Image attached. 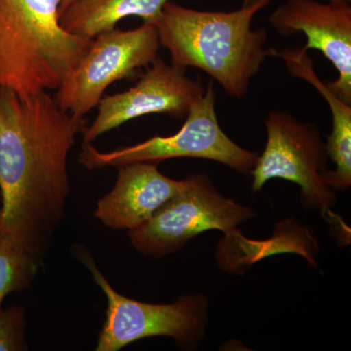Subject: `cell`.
I'll list each match as a JSON object with an SVG mask.
<instances>
[{
  "instance_id": "cell-13",
  "label": "cell",
  "mask_w": 351,
  "mask_h": 351,
  "mask_svg": "<svg viewBox=\"0 0 351 351\" xmlns=\"http://www.w3.org/2000/svg\"><path fill=\"white\" fill-rule=\"evenodd\" d=\"M168 1L171 0H75L60 15L59 22L69 34L94 39L128 17L154 25Z\"/></svg>"
},
{
  "instance_id": "cell-5",
  "label": "cell",
  "mask_w": 351,
  "mask_h": 351,
  "mask_svg": "<svg viewBox=\"0 0 351 351\" xmlns=\"http://www.w3.org/2000/svg\"><path fill=\"white\" fill-rule=\"evenodd\" d=\"M78 260L91 272L107 297V317L97 351H119L149 337H170L182 348L193 350L205 337L208 300L204 295H182L172 304H149L120 294L101 274L87 250L78 247Z\"/></svg>"
},
{
  "instance_id": "cell-8",
  "label": "cell",
  "mask_w": 351,
  "mask_h": 351,
  "mask_svg": "<svg viewBox=\"0 0 351 351\" xmlns=\"http://www.w3.org/2000/svg\"><path fill=\"white\" fill-rule=\"evenodd\" d=\"M160 43L156 25L131 31L113 29L92 40L86 54L58 88L54 99L66 112L84 117L98 106L106 89L156 59Z\"/></svg>"
},
{
  "instance_id": "cell-9",
  "label": "cell",
  "mask_w": 351,
  "mask_h": 351,
  "mask_svg": "<svg viewBox=\"0 0 351 351\" xmlns=\"http://www.w3.org/2000/svg\"><path fill=\"white\" fill-rule=\"evenodd\" d=\"M186 69L166 64L158 56L135 86L122 93L103 97L99 112L83 132V144H91L103 134L127 121L154 113L182 119L193 101L204 93L200 77L191 80Z\"/></svg>"
},
{
  "instance_id": "cell-17",
  "label": "cell",
  "mask_w": 351,
  "mask_h": 351,
  "mask_svg": "<svg viewBox=\"0 0 351 351\" xmlns=\"http://www.w3.org/2000/svg\"><path fill=\"white\" fill-rule=\"evenodd\" d=\"M324 1L330 2L335 4H350L351 0H324Z\"/></svg>"
},
{
  "instance_id": "cell-6",
  "label": "cell",
  "mask_w": 351,
  "mask_h": 351,
  "mask_svg": "<svg viewBox=\"0 0 351 351\" xmlns=\"http://www.w3.org/2000/svg\"><path fill=\"white\" fill-rule=\"evenodd\" d=\"M186 188L142 226L129 230L134 248L145 257L161 258L181 250L196 235L228 233L256 216L253 210L226 198L206 175L189 176Z\"/></svg>"
},
{
  "instance_id": "cell-4",
  "label": "cell",
  "mask_w": 351,
  "mask_h": 351,
  "mask_svg": "<svg viewBox=\"0 0 351 351\" xmlns=\"http://www.w3.org/2000/svg\"><path fill=\"white\" fill-rule=\"evenodd\" d=\"M186 117L182 128L168 137L156 136L140 144L108 152L98 151L91 144H83L80 162L92 170L193 157L217 161L242 174L251 175L258 154L240 147L221 130L217 117L213 82H209L202 96L193 101Z\"/></svg>"
},
{
  "instance_id": "cell-7",
  "label": "cell",
  "mask_w": 351,
  "mask_h": 351,
  "mask_svg": "<svg viewBox=\"0 0 351 351\" xmlns=\"http://www.w3.org/2000/svg\"><path fill=\"white\" fill-rule=\"evenodd\" d=\"M265 122L267 145L251 172L253 191H261L269 180H287L301 188L304 208L326 214L336 195L323 176L329 157L318 127L280 110L269 112Z\"/></svg>"
},
{
  "instance_id": "cell-12",
  "label": "cell",
  "mask_w": 351,
  "mask_h": 351,
  "mask_svg": "<svg viewBox=\"0 0 351 351\" xmlns=\"http://www.w3.org/2000/svg\"><path fill=\"white\" fill-rule=\"evenodd\" d=\"M271 57L282 60L289 73L311 85L326 100L332 115V132L328 137V157L336 164V169L325 170V182L332 189H346L351 186V105L339 98L327 83L323 82L314 71L308 51L271 48Z\"/></svg>"
},
{
  "instance_id": "cell-3",
  "label": "cell",
  "mask_w": 351,
  "mask_h": 351,
  "mask_svg": "<svg viewBox=\"0 0 351 351\" xmlns=\"http://www.w3.org/2000/svg\"><path fill=\"white\" fill-rule=\"evenodd\" d=\"M61 0H0V86L21 98L58 89L93 39L59 22Z\"/></svg>"
},
{
  "instance_id": "cell-2",
  "label": "cell",
  "mask_w": 351,
  "mask_h": 351,
  "mask_svg": "<svg viewBox=\"0 0 351 351\" xmlns=\"http://www.w3.org/2000/svg\"><path fill=\"white\" fill-rule=\"evenodd\" d=\"M274 0H256L237 10L202 11L168 1L154 23L171 64L199 69L234 98L246 96L252 78L271 56L265 27L252 29L256 14Z\"/></svg>"
},
{
  "instance_id": "cell-14",
  "label": "cell",
  "mask_w": 351,
  "mask_h": 351,
  "mask_svg": "<svg viewBox=\"0 0 351 351\" xmlns=\"http://www.w3.org/2000/svg\"><path fill=\"white\" fill-rule=\"evenodd\" d=\"M43 262L0 232V309L12 293L27 290Z\"/></svg>"
},
{
  "instance_id": "cell-15",
  "label": "cell",
  "mask_w": 351,
  "mask_h": 351,
  "mask_svg": "<svg viewBox=\"0 0 351 351\" xmlns=\"http://www.w3.org/2000/svg\"><path fill=\"white\" fill-rule=\"evenodd\" d=\"M27 316L22 306L0 309V351L29 350Z\"/></svg>"
},
{
  "instance_id": "cell-1",
  "label": "cell",
  "mask_w": 351,
  "mask_h": 351,
  "mask_svg": "<svg viewBox=\"0 0 351 351\" xmlns=\"http://www.w3.org/2000/svg\"><path fill=\"white\" fill-rule=\"evenodd\" d=\"M47 91L0 86V232L43 263L66 216L69 152L86 128Z\"/></svg>"
},
{
  "instance_id": "cell-10",
  "label": "cell",
  "mask_w": 351,
  "mask_h": 351,
  "mask_svg": "<svg viewBox=\"0 0 351 351\" xmlns=\"http://www.w3.org/2000/svg\"><path fill=\"white\" fill-rule=\"evenodd\" d=\"M280 36L304 34V49L320 51L339 73L328 82L339 98L351 105V6L317 0H287L269 16Z\"/></svg>"
},
{
  "instance_id": "cell-18",
  "label": "cell",
  "mask_w": 351,
  "mask_h": 351,
  "mask_svg": "<svg viewBox=\"0 0 351 351\" xmlns=\"http://www.w3.org/2000/svg\"><path fill=\"white\" fill-rule=\"evenodd\" d=\"M256 0H243V2H242V5H248V4L253 3V2H255Z\"/></svg>"
},
{
  "instance_id": "cell-11",
  "label": "cell",
  "mask_w": 351,
  "mask_h": 351,
  "mask_svg": "<svg viewBox=\"0 0 351 351\" xmlns=\"http://www.w3.org/2000/svg\"><path fill=\"white\" fill-rule=\"evenodd\" d=\"M154 162H134L117 167L112 191L97 203L94 216L113 230H132L154 216L186 188V179L164 176Z\"/></svg>"
},
{
  "instance_id": "cell-16",
  "label": "cell",
  "mask_w": 351,
  "mask_h": 351,
  "mask_svg": "<svg viewBox=\"0 0 351 351\" xmlns=\"http://www.w3.org/2000/svg\"><path fill=\"white\" fill-rule=\"evenodd\" d=\"M75 0H61V3H60V8H59V17L60 15H61L62 13L64 12V10H66V8L71 4H73V2H75Z\"/></svg>"
}]
</instances>
